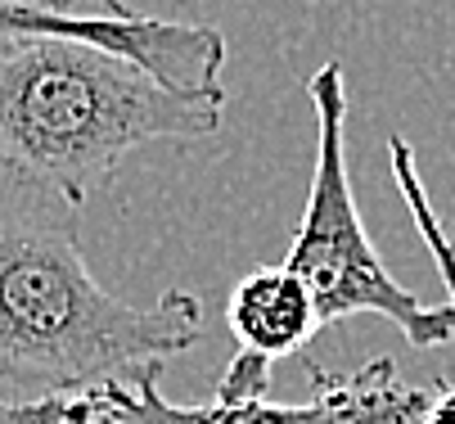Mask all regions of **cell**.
Returning a JSON list of instances; mask_svg holds the SVG:
<instances>
[{
  "label": "cell",
  "instance_id": "6da1fadb",
  "mask_svg": "<svg viewBox=\"0 0 455 424\" xmlns=\"http://www.w3.org/2000/svg\"><path fill=\"white\" fill-rule=\"evenodd\" d=\"M204 339V302L167 289L149 308L104 289L77 208L14 186L0 199V397H82L132 384Z\"/></svg>",
  "mask_w": 455,
  "mask_h": 424
},
{
  "label": "cell",
  "instance_id": "7a4b0ae2",
  "mask_svg": "<svg viewBox=\"0 0 455 424\" xmlns=\"http://www.w3.org/2000/svg\"><path fill=\"white\" fill-rule=\"evenodd\" d=\"M226 91L158 82L108 45L59 32H0V163L14 186L82 208L145 145H199L221 132Z\"/></svg>",
  "mask_w": 455,
  "mask_h": 424
},
{
  "label": "cell",
  "instance_id": "3957f363",
  "mask_svg": "<svg viewBox=\"0 0 455 424\" xmlns=\"http://www.w3.org/2000/svg\"><path fill=\"white\" fill-rule=\"evenodd\" d=\"M315 108V163L307 180V204L284 253V271L302 280L315 302L320 330L347 316H383L411 348H442L455 339L451 302H424L383 267L374 239L361 221L352 172H347V77L330 59L307 82Z\"/></svg>",
  "mask_w": 455,
  "mask_h": 424
},
{
  "label": "cell",
  "instance_id": "277c9868",
  "mask_svg": "<svg viewBox=\"0 0 455 424\" xmlns=\"http://www.w3.org/2000/svg\"><path fill=\"white\" fill-rule=\"evenodd\" d=\"M428 388L397 375L393 356H374L356 371L311 366L307 402H167L163 371L132 384L100 388V415L91 424H419Z\"/></svg>",
  "mask_w": 455,
  "mask_h": 424
},
{
  "label": "cell",
  "instance_id": "5b68a950",
  "mask_svg": "<svg viewBox=\"0 0 455 424\" xmlns=\"http://www.w3.org/2000/svg\"><path fill=\"white\" fill-rule=\"evenodd\" d=\"M59 32L108 45L145 64L158 82L194 95H217L226 68V36L212 23H176L140 14L132 0H0V32Z\"/></svg>",
  "mask_w": 455,
  "mask_h": 424
},
{
  "label": "cell",
  "instance_id": "8992f818",
  "mask_svg": "<svg viewBox=\"0 0 455 424\" xmlns=\"http://www.w3.org/2000/svg\"><path fill=\"white\" fill-rule=\"evenodd\" d=\"M226 321L243 352H257L267 361L293 356L320 334L311 293L284 267L248 271L226 298Z\"/></svg>",
  "mask_w": 455,
  "mask_h": 424
},
{
  "label": "cell",
  "instance_id": "52a82bcc",
  "mask_svg": "<svg viewBox=\"0 0 455 424\" xmlns=\"http://www.w3.org/2000/svg\"><path fill=\"white\" fill-rule=\"evenodd\" d=\"M387 167H393V186H397V195H402V204H406V212H411V221L424 239V249H428V258H433V267L446 284V302L455 312V239L446 235V226L433 208V195H428L424 176H419L415 145L406 136H387Z\"/></svg>",
  "mask_w": 455,
  "mask_h": 424
},
{
  "label": "cell",
  "instance_id": "ba28073f",
  "mask_svg": "<svg viewBox=\"0 0 455 424\" xmlns=\"http://www.w3.org/2000/svg\"><path fill=\"white\" fill-rule=\"evenodd\" d=\"M95 415H100V393L41 397V402H10V397H0V424H91Z\"/></svg>",
  "mask_w": 455,
  "mask_h": 424
},
{
  "label": "cell",
  "instance_id": "9c48e42d",
  "mask_svg": "<svg viewBox=\"0 0 455 424\" xmlns=\"http://www.w3.org/2000/svg\"><path fill=\"white\" fill-rule=\"evenodd\" d=\"M271 380H275V361L257 356V352H235L226 361V371L217 380V402H267L271 397Z\"/></svg>",
  "mask_w": 455,
  "mask_h": 424
},
{
  "label": "cell",
  "instance_id": "30bf717a",
  "mask_svg": "<svg viewBox=\"0 0 455 424\" xmlns=\"http://www.w3.org/2000/svg\"><path fill=\"white\" fill-rule=\"evenodd\" d=\"M419 424H455V384L428 388V402H424Z\"/></svg>",
  "mask_w": 455,
  "mask_h": 424
}]
</instances>
